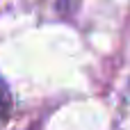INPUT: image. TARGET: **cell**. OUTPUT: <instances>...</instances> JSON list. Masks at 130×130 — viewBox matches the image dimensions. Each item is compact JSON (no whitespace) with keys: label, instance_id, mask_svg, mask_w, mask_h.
<instances>
[{"label":"cell","instance_id":"obj_1","mask_svg":"<svg viewBox=\"0 0 130 130\" xmlns=\"http://www.w3.org/2000/svg\"><path fill=\"white\" fill-rule=\"evenodd\" d=\"M9 112H11V98H9L7 87H5V85H2V80H0V126L7 121Z\"/></svg>","mask_w":130,"mask_h":130}]
</instances>
